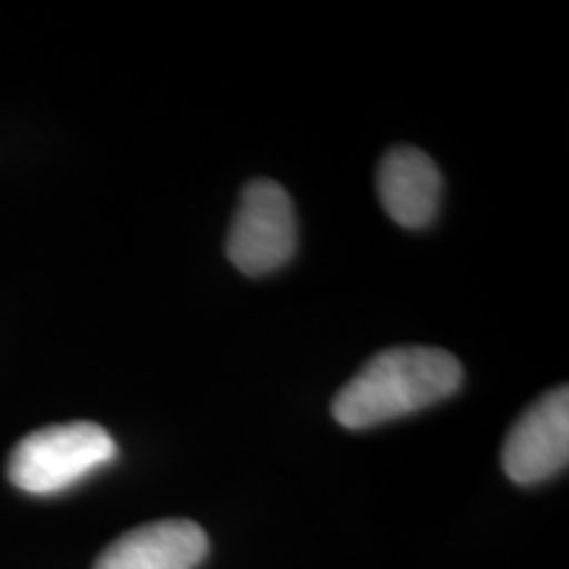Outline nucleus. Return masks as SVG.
<instances>
[{
    "mask_svg": "<svg viewBox=\"0 0 569 569\" xmlns=\"http://www.w3.org/2000/svg\"><path fill=\"white\" fill-rule=\"evenodd\" d=\"M461 361L443 348H386L338 390L332 417L346 430L393 422L451 398L461 388Z\"/></svg>",
    "mask_w": 569,
    "mask_h": 569,
    "instance_id": "1",
    "label": "nucleus"
},
{
    "mask_svg": "<svg viewBox=\"0 0 569 569\" xmlns=\"http://www.w3.org/2000/svg\"><path fill=\"white\" fill-rule=\"evenodd\" d=\"M117 459V440L96 422L51 425L21 438L9 457L11 486L32 496H56Z\"/></svg>",
    "mask_w": 569,
    "mask_h": 569,
    "instance_id": "2",
    "label": "nucleus"
},
{
    "mask_svg": "<svg viewBox=\"0 0 569 569\" xmlns=\"http://www.w3.org/2000/svg\"><path fill=\"white\" fill-rule=\"evenodd\" d=\"M296 248L298 219L284 188L267 177L248 182L227 234L232 264L248 277H261L288 264Z\"/></svg>",
    "mask_w": 569,
    "mask_h": 569,
    "instance_id": "3",
    "label": "nucleus"
},
{
    "mask_svg": "<svg viewBox=\"0 0 569 569\" xmlns=\"http://www.w3.org/2000/svg\"><path fill=\"white\" fill-rule=\"evenodd\" d=\"M503 469L517 486H536L569 461V390L553 388L525 411L503 443Z\"/></svg>",
    "mask_w": 569,
    "mask_h": 569,
    "instance_id": "4",
    "label": "nucleus"
},
{
    "mask_svg": "<svg viewBox=\"0 0 569 569\" xmlns=\"http://www.w3.org/2000/svg\"><path fill=\"white\" fill-rule=\"evenodd\" d=\"M209 553V538L190 519H159L117 538L92 569H196Z\"/></svg>",
    "mask_w": 569,
    "mask_h": 569,
    "instance_id": "5",
    "label": "nucleus"
},
{
    "mask_svg": "<svg viewBox=\"0 0 569 569\" xmlns=\"http://www.w3.org/2000/svg\"><path fill=\"white\" fill-rule=\"evenodd\" d=\"M443 177L436 161L411 146H398L382 156L377 169V193L396 224L422 230L436 219Z\"/></svg>",
    "mask_w": 569,
    "mask_h": 569,
    "instance_id": "6",
    "label": "nucleus"
}]
</instances>
